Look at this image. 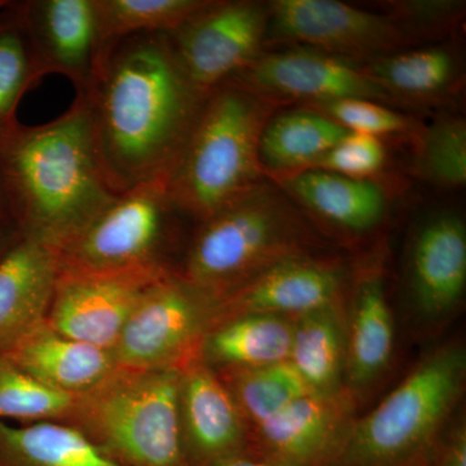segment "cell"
Returning <instances> with one entry per match:
<instances>
[{
    "mask_svg": "<svg viewBox=\"0 0 466 466\" xmlns=\"http://www.w3.org/2000/svg\"><path fill=\"white\" fill-rule=\"evenodd\" d=\"M16 11L38 75L61 73L84 94L100 54L95 0H38L23 3Z\"/></svg>",
    "mask_w": 466,
    "mask_h": 466,
    "instance_id": "4fadbf2b",
    "label": "cell"
},
{
    "mask_svg": "<svg viewBox=\"0 0 466 466\" xmlns=\"http://www.w3.org/2000/svg\"><path fill=\"white\" fill-rule=\"evenodd\" d=\"M180 425L188 466H210L242 455L247 421L216 370L200 359L182 370Z\"/></svg>",
    "mask_w": 466,
    "mask_h": 466,
    "instance_id": "9a60e30c",
    "label": "cell"
},
{
    "mask_svg": "<svg viewBox=\"0 0 466 466\" xmlns=\"http://www.w3.org/2000/svg\"><path fill=\"white\" fill-rule=\"evenodd\" d=\"M57 279V254L23 236L0 258V350L46 320Z\"/></svg>",
    "mask_w": 466,
    "mask_h": 466,
    "instance_id": "e0dca14e",
    "label": "cell"
},
{
    "mask_svg": "<svg viewBox=\"0 0 466 466\" xmlns=\"http://www.w3.org/2000/svg\"><path fill=\"white\" fill-rule=\"evenodd\" d=\"M9 5H11V3L3 2V0H0V11H2V9L7 8Z\"/></svg>",
    "mask_w": 466,
    "mask_h": 466,
    "instance_id": "74e56055",
    "label": "cell"
},
{
    "mask_svg": "<svg viewBox=\"0 0 466 466\" xmlns=\"http://www.w3.org/2000/svg\"><path fill=\"white\" fill-rule=\"evenodd\" d=\"M171 272L58 275L46 323L69 339L112 351L144 294Z\"/></svg>",
    "mask_w": 466,
    "mask_h": 466,
    "instance_id": "7c38bea8",
    "label": "cell"
},
{
    "mask_svg": "<svg viewBox=\"0 0 466 466\" xmlns=\"http://www.w3.org/2000/svg\"><path fill=\"white\" fill-rule=\"evenodd\" d=\"M309 108L329 116L349 133L370 135L380 139L383 135L403 133L408 128L406 116L376 100L354 97Z\"/></svg>",
    "mask_w": 466,
    "mask_h": 466,
    "instance_id": "1f68e13d",
    "label": "cell"
},
{
    "mask_svg": "<svg viewBox=\"0 0 466 466\" xmlns=\"http://www.w3.org/2000/svg\"><path fill=\"white\" fill-rule=\"evenodd\" d=\"M278 180L284 191L315 216L348 231L373 228L385 214V193L372 179L309 168Z\"/></svg>",
    "mask_w": 466,
    "mask_h": 466,
    "instance_id": "ffe728a7",
    "label": "cell"
},
{
    "mask_svg": "<svg viewBox=\"0 0 466 466\" xmlns=\"http://www.w3.org/2000/svg\"><path fill=\"white\" fill-rule=\"evenodd\" d=\"M182 370L116 367L76 395L66 424L119 466H188L180 425Z\"/></svg>",
    "mask_w": 466,
    "mask_h": 466,
    "instance_id": "277c9868",
    "label": "cell"
},
{
    "mask_svg": "<svg viewBox=\"0 0 466 466\" xmlns=\"http://www.w3.org/2000/svg\"><path fill=\"white\" fill-rule=\"evenodd\" d=\"M342 285V268L336 263L300 254L289 257L266 267L220 299L216 323L236 315L299 318L334 308Z\"/></svg>",
    "mask_w": 466,
    "mask_h": 466,
    "instance_id": "5bb4252c",
    "label": "cell"
},
{
    "mask_svg": "<svg viewBox=\"0 0 466 466\" xmlns=\"http://www.w3.org/2000/svg\"><path fill=\"white\" fill-rule=\"evenodd\" d=\"M410 284L417 308L428 317L446 314L466 285V228L452 214L429 219L417 233L410 256Z\"/></svg>",
    "mask_w": 466,
    "mask_h": 466,
    "instance_id": "ac0fdd59",
    "label": "cell"
},
{
    "mask_svg": "<svg viewBox=\"0 0 466 466\" xmlns=\"http://www.w3.org/2000/svg\"><path fill=\"white\" fill-rule=\"evenodd\" d=\"M0 354L36 381L73 397L99 385L116 368L108 350L63 336L46 320Z\"/></svg>",
    "mask_w": 466,
    "mask_h": 466,
    "instance_id": "2e32d148",
    "label": "cell"
},
{
    "mask_svg": "<svg viewBox=\"0 0 466 466\" xmlns=\"http://www.w3.org/2000/svg\"><path fill=\"white\" fill-rule=\"evenodd\" d=\"M300 235L284 193L259 183L200 222L177 274L220 300L266 267L299 256Z\"/></svg>",
    "mask_w": 466,
    "mask_h": 466,
    "instance_id": "5b68a950",
    "label": "cell"
},
{
    "mask_svg": "<svg viewBox=\"0 0 466 466\" xmlns=\"http://www.w3.org/2000/svg\"><path fill=\"white\" fill-rule=\"evenodd\" d=\"M0 466H119L66 422L0 421Z\"/></svg>",
    "mask_w": 466,
    "mask_h": 466,
    "instance_id": "cb8c5ba5",
    "label": "cell"
},
{
    "mask_svg": "<svg viewBox=\"0 0 466 466\" xmlns=\"http://www.w3.org/2000/svg\"><path fill=\"white\" fill-rule=\"evenodd\" d=\"M0 175L12 225L56 254L116 198L82 94L54 121L0 135Z\"/></svg>",
    "mask_w": 466,
    "mask_h": 466,
    "instance_id": "7a4b0ae2",
    "label": "cell"
},
{
    "mask_svg": "<svg viewBox=\"0 0 466 466\" xmlns=\"http://www.w3.org/2000/svg\"><path fill=\"white\" fill-rule=\"evenodd\" d=\"M220 300L177 271L156 281L128 318L112 349L116 367L183 370L200 359Z\"/></svg>",
    "mask_w": 466,
    "mask_h": 466,
    "instance_id": "ba28073f",
    "label": "cell"
},
{
    "mask_svg": "<svg viewBox=\"0 0 466 466\" xmlns=\"http://www.w3.org/2000/svg\"><path fill=\"white\" fill-rule=\"evenodd\" d=\"M278 104L235 81L208 92L168 168V195L198 223L262 183L260 137Z\"/></svg>",
    "mask_w": 466,
    "mask_h": 466,
    "instance_id": "3957f363",
    "label": "cell"
},
{
    "mask_svg": "<svg viewBox=\"0 0 466 466\" xmlns=\"http://www.w3.org/2000/svg\"><path fill=\"white\" fill-rule=\"evenodd\" d=\"M210 466H284L278 464L275 461H262V460L251 459L242 455L235 456V458H229L223 460V461L217 462Z\"/></svg>",
    "mask_w": 466,
    "mask_h": 466,
    "instance_id": "d590c367",
    "label": "cell"
},
{
    "mask_svg": "<svg viewBox=\"0 0 466 466\" xmlns=\"http://www.w3.org/2000/svg\"><path fill=\"white\" fill-rule=\"evenodd\" d=\"M177 213L165 175L119 193L58 251V275L174 271L165 260V249Z\"/></svg>",
    "mask_w": 466,
    "mask_h": 466,
    "instance_id": "52a82bcc",
    "label": "cell"
},
{
    "mask_svg": "<svg viewBox=\"0 0 466 466\" xmlns=\"http://www.w3.org/2000/svg\"><path fill=\"white\" fill-rule=\"evenodd\" d=\"M272 41L297 43L339 57L391 55L412 33L400 18L337 0H276L268 7Z\"/></svg>",
    "mask_w": 466,
    "mask_h": 466,
    "instance_id": "30bf717a",
    "label": "cell"
},
{
    "mask_svg": "<svg viewBox=\"0 0 466 466\" xmlns=\"http://www.w3.org/2000/svg\"><path fill=\"white\" fill-rule=\"evenodd\" d=\"M466 373L465 350L438 349L363 419L342 431L333 452L341 466H400L434 440L455 407Z\"/></svg>",
    "mask_w": 466,
    "mask_h": 466,
    "instance_id": "8992f818",
    "label": "cell"
},
{
    "mask_svg": "<svg viewBox=\"0 0 466 466\" xmlns=\"http://www.w3.org/2000/svg\"><path fill=\"white\" fill-rule=\"evenodd\" d=\"M82 95L101 168L116 195L167 175L207 97L162 33L137 34L106 48Z\"/></svg>",
    "mask_w": 466,
    "mask_h": 466,
    "instance_id": "6da1fadb",
    "label": "cell"
},
{
    "mask_svg": "<svg viewBox=\"0 0 466 466\" xmlns=\"http://www.w3.org/2000/svg\"><path fill=\"white\" fill-rule=\"evenodd\" d=\"M420 173L431 182L459 188L466 182V124L441 118L426 130L417 157Z\"/></svg>",
    "mask_w": 466,
    "mask_h": 466,
    "instance_id": "4dcf8cb0",
    "label": "cell"
},
{
    "mask_svg": "<svg viewBox=\"0 0 466 466\" xmlns=\"http://www.w3.org/2000/svg\"><path fill=\"white\" fill-rule=\"evenodd\" d=\"M294 321L268 314L222 319L202 339L200 360L214 370H249L289 360Z\"/></svg>",
    "mask_w": 466,
    "mask_h": 466,
    "instance_id": "44dd1931",
    "label": "cell"
},
{
    "mask_svg": "<svg viewBox=\"0 0 466 466\" xmlns=\"http://www.w3.org/2000/svg\"><path fill=\"white\" fill-rule=\"evenodd\" d=\"M440 466H466L465 429H456L441 452Z\"/></svg>",
    "mask_w": 466,
    "mask_h": 466,
    "instance_id": "836d02e7",
    "label": "cell"
},
{
    "mask_svg": "<svg viewBox=\"0 0 466 466\" xmlns=\"http://www.w3.org/2000/svg\"><path fill=\"white\" fill-rule=\"evenodd\" d=\"M0 225H12L7 198H5V187H3L2 175H0Z\"/></svg>",
    "mask_w": 466,
    "mask_h": 466,
    "instance_id": "8d00e7d4",
    "label": "cell"
},
{
    "mask_svg": "<svg viewBox=\"0 0 466 466\" xmlns=\"http://www.w3.org/2000/svg\"><path fill=\"white\" fill-rule=\"evenodd\" d=\"M348 416V400L341 392L299 398L283 410L257 425V434L284 466H314L333 452Z\"/></svg>",
    "mask_w": 466,
    "mask_h": 466,
    "instance_id": "d6986e66",
    "label": "cell"
},
{
    "mask_svg": "<svg viewBox=\"0 0 466 466\" xmlns=\"http://www.w3.org/2000/svg\"><path fill=\"white\" fill-rule=\"evenodd\" d=\"M232 81L276 103L303 100L309 106L354 97L376 101L389 97L364 67L309 47L260 54Z\"/></svg>",
    "mask_w": 466,
    "mask_h": 466,
    "instance_id": "8fae6325",
    "label": "cell"
},
{
    "mask_svg": "<svg viewBox=\"0 0 466 466\" xmlns=\"http://www.w3.org/2000/svg\"><path fill=\"white\" fill-rule=\"evenodd\" d=\"M216 372L231 391L245 421L254 426L262 424L293 401L312 392L288 360L249 370Z\"/></svg>",
    "mask_w": 466,
    "mask_h": 466,
    "instance_id": "4316f807",
    "label": "cell"
},
{
    "mask_svg": "<svg viewBox=\"0 0 466 466\" xmlns=\"http://www.w3.org/2000/svg\"><path fill=\"white\" fill-rule=\"evenodd\" d=\"M346 339L334 308L297 318L289 363L315 394H339L345 372Z\"/></svg>",
    "mask_w": 466,
    "mask_h": 466,
    "instance_id": "d4e9b609",
    "label": "cell"
},
{
    "mask_svg": "<svg viewBox=\"0 0 466 466\" xmlns=\"http://www.w3.org/2000/svg\"><path fill=\"white\" fill-rule=\"evenodd\" d=\"M364 69L389 96L424 97L449 87L456 66L451 52L431 47L386 55Z\"/></svg>",
    "mask_w": 466,
    "mask_h": 466,
    "instance_id": "83f0119b",
    "label": "cell"
},
{
    "mask_svg": "<svg viewBox=\"0 0 466 466\" xmlns=\"http://www.w3.org/2000/svg\"><path fill=\"white\" fill-rule=\"evenodd\" d=\"M386 162V148L380 137L348 133L311 168L372 179Z\"/></svg>",
    "mask_w": 466,
    "mask_h": 466,
    "instance_id": "d6a6232c",
    "label": "cell"
},
{
    "mask_svg": "<svg viewBox=\"0 0 466 466\" xmlns=\"http://www.w3.org/2000/svg\"><path fill=\"white\" fill-rule=\"evenodd\" d=\"M268 9L254 2H210L170 35L175 55L202 95L232 79L262 54Z\"/></svg>",
    "mask_w": 466,
    "mask_h": 466,
    "instance_id": "9c48e42d",
    "label": "cell"
},
{
    "mask_svg": "<svg viewBox=\"0 0 466 466\" xmlns=\"http://www.w3.org/2000/svg\"><path fill=\"white\" fill-rule=\"evenodd\" d=\"M99 60L115 43L137 34H173L207 7L208 0H95ZM99 63V61H97Z\"/></svg>",
    "mask_w": 466,
    "mask_h": 466,
    "instance_id": "484cf974",
    "label": "cell"
},
{
    "mask_svg": "<svg viewBox=\"0 0 466 466\" xmlns=\"http://www.w3.org/2000/svg\"><path fill=\"white\" fill-rule=\"evenodd\" d=\"M75 400L36 381L0 354V421L66 422Z\"/></svg>",
    "mask_w": 466,
    "mask_h": 466,
    "instance_id": "f1b7e54d",
    "label": "cell"
},
{
    "mask_svg": "<svg viewBox=\"0 0 466 466\" xmlns=\"http://www.w3.org/2000/svg\"><path fill=\"white\" fill-rule=\"evenodd\" d=\"M348 133L315 109L279 113L268 119L260 137V165L278 177L309 170Z\"/></svg>",
    "mask_w": 466,
    "mask_h": 466,
    "instance_id": "603a6c76",
    "label": "cell"
},
{
    "mask_svg": "<svg viewBox=\"0 0 466 466\" xmlns=\"http://www.w3.org/2000/svg\"><path fill=\"white\" fill-rule=\"evenodd\" d=\"M20 238L21 233L14 225H0V258Z\"/></svg>",
    "mask_w": 466,
    "mask_h": 466,
    "instance_id": "e575fe53",
    "label": "cell"
},
{
    "mask_svg": "<svg viewBox=\"0 0 466 466\" xmlns=\"http://www.w3.org/2000/svg\"><path fill=\"white\" fill-rule=\"evenodd\" d=\"M38 76L29 39L15 7L11 16L0 21V135L17 124L18 103Z\"/></svg>",
    "mask_w": 466,
    "mask_h": 466,
    "instance_id": "f546056e",
    "label": "cell"
},
{
    "mask_svg": "<svg viewBox=\"0 0 466 466\" xmlns=\"http://www.w3.org/2000/svg\"><path fill=\"white\" fill-rule=\"evenodd\" d=\"M394 348V324L379 272L359 281L352 300L345 372L355 386L368 385L385 370Z\"/></svg>",
    "mask_w": 466,
    "mask_h": 466,
    "instance_id": "7402d4cb",
    "label": "cell"
}]
</instances>
